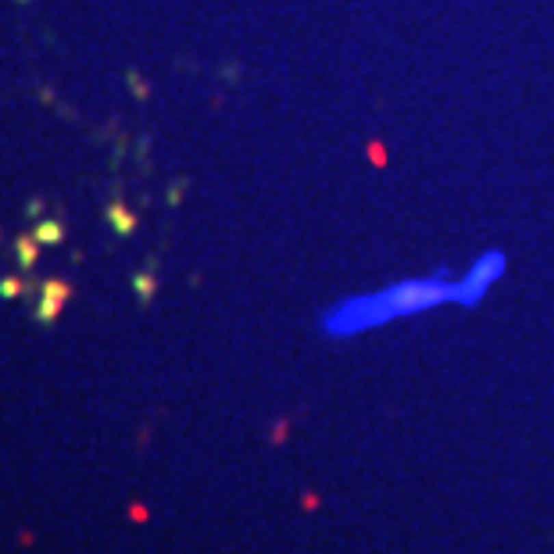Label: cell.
I'll list each match as a JSON object with an SVG mask.
<instances>
[{
    "instance_id": "6da1fadb",
    "label": "cell",
    "mask_w": 554,
    "mask_h": 554,
    "mask_svg": "<svg viewBox=\"0 0 554 554\" xmlns=\"http://www.w3.org/2000/svg\"><path fill=\"white\" fill-rule=\"evenodd\" d=\"M451 290H454V276L447 268H440V272L430 276L401 279L375 293L347 297L322 315V332L326 337H358V332H369L393 319H408V315L430 311L436 304H451Z\"/></svg>"
},
{
    "instance_id": "7a4b0ae2",
    "label": "cell",
    "mask_w": 554,
    "mask_h": 554,
    "mask_svg": "<svg viewBox=\"0 0 554 554\" xmlns=\"http://www.w3.org/2000/svg\"><path fill=\"white\" fill-rule=\"evenodd\" d=\"M504 265H508V258H504V250L490 247L483 250V254L472 261V268L454 279V290H451V304H462V308H476L479 300L486 297V290L494 287V282L504 276Z\"/></svg>"
},
{
    "instance_id": "3957f363",
    "label": "cell",
    "mask_w": 554,
    "mask_h": 554,
    "mask_svg": "<svg viewBox=\"0 0 554 554\" xmlns=\"http://www.w3.org/2000/svg\"><path fill=\"white\" fill-rule=\"evenodd\" d=\"M111 218H115V222H118V226H115V229H122V233H129V229H133V218H129V215H125V211H118V208H111Z\"/></svg>"
},
{
    "instance_id": "277c9868",
    "label": "cell",
    "mask_w": 554,
    "mask_h": 554,
    "mask_svg": "<svg viewBox=\"0 0 554 554\" xmlns=\"http://www.w3.org/2000/svg\"><path fill=\"white\" fill-rule=\"evenodd\" d=\"M18 250H22V265H33V243H29V240H22V243H18Z\"/></svg>"
}]
</instances>
